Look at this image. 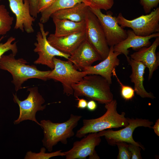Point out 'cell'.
<instances>
[{
  "label": "cell",
  "mask_w": 159,
  "mask_h": 159,
  "mask_svg": "<svg viewBox=\"0 0 159 159\" xmlns=\"http://www.w3.org/2000/svg\"><path fill=\"white\" fill-rule=\"evenodd\" d=\"M155 133L158 136H159V119H158L155 122L154 125L152 127Z\"/></svg>",
  "instance_id": "e575fe53"
},
{
  "label": "cell",
  "mask_w": 159,
  "mask_h": 159,
  "mask_svg": "<svg viewBox=\"0 0 159 159\" xmlns=\"http://www.w3.org/2000/svg\"><path fill=\"white\" fill-rule=\"evenodd\" d=\"M118 24L122 27L130 28L137 35L147 36L159 32V8L145 15L132 20L125 18L121 13L116 17Z\"/></svg>",
  "instance_id": "8992f818"
},
{
  "label": "cell",
  "mask_w": 159,
  "mask_h": 159,
  "mask_svg": "<svg viewBox=\"0 0 159 159\" xmlns=\"http://www.w3.org/2000/svg\"><path fill=\"white\" fill-rule=\"evenodd\" d=\"M117 105L116 100L113 99L105 104L107 110L102 116L95 119L83 120V126L77 131L75 136L81 138L90 133L127 125L129 123L125 117V113L122 112L119 114L117 110Z\"/></svg>",
  "instance_id": "6da1fadb"
},
{
  "label": "cell",
  "mask_w": 159,
  "mask_h": 159,
  "mask_svg": "<svg viewBox=\"0 0 159 159\" xmlns=\"http://www.w3.org/2000/svg\"><path fill=\"white\" fill-rule=\"evenodd\" d=\"M4 37V36H2L0 38V59L5 52L9 50H11L12 53L15 56L18 52L16 45L17 42H15L12 43L15 40V37L12 36L10 37L5 43H0Z\"/></svg>",
  "instance_id": "d4e9b609"
},
{
  "label": "cell",
  "mask_w": 159,
  "mask_h": 159,
  "mask_svg": "<svg viewBox=\"0 0 159 159\" xmlns=\"http://www.w3.org/2000/svg\"><path fill=\"white\" fill-rule=\"evenodd\" d=\"M67 60L80 71L92 65L96 61L102 60L99 54L86 39L80 44Z\"/></svg>",
  "instance_id": "5bb4252c"
},
{
  "label": "cell",
  "mask_w": 159,
  "mask_h": 159,
  "mask_svg": "<svg viewBox=\"0 0 159 159\" xmlns=\"http://www.w3.org/2000/svg\"><path fill=\"white\" fill-rule=\"evenodd\" d=\"M46 148H42L40 152L38 153L33 152L31 151H28L24 157V159H49L50 158L57 156H64V152H62L59 150L50 153H46Z\"/></svg>",
  "instance_id": "cb8c5ba5"
},
{
  "label": "cell",
  "mask_w": 159,
  "mask_h": 159,
  "mask_svg": "<svg viewBox=\"0 0 159 159\" xmlns=\"http://www.w3.org/2000/svg\"><path fill=\"white\" fill-rule=\"evenodd\" d=\"M52 19L55 27L54 34L57 36H63L75 33L86 28L85 21L77 22L65 19Z\"/></svg>",
  "instance_id": "44dd1931"
},
{
  "label": "cell",
  "mask_w": 159,
  "mask_h": 159,
  "mask_svg": "<svg viewBox=\"0 0 159 159\" xmlns=\"http://www.w3.org/2000/svg\"><path fill=\"white\" fill-rule=\"evenodd\" d=\"M76 100L78 101L77 107L78 108L85 109L87 108V102L84 99H80L79 97H76Z\"/></svg>",
  "instance_id": "d6a6232c"
},
{
  "label": "cell",
  "mask_w": 159,
  "mask_h": 159,
  "mask_svg": "<svg viewBox=\"0 0 159 159\" xmlns=\"http://www.w3.org/2000/svg\"><path fill=\"white\" fill-rule=\"evenodd\" d=\"M97 104L95 101L90 100L87 102V108L90 111H95L97 108Z\"/></svg>",
  "instance_id": "836d02e7"
},
{
  "label": "cell",
  "mask_w": 159,
  "mask_h": 159,
  "mask_svg": "<svg viewBox=\"0 0 159 159\" xmlns=\"http://www.w3.org/2000/svg\"><path fill=\"white\" fill-rule=\"evenodd\" d=\"M38 25L40 31L36 35L37 42L34 44L35 47L34 51L37 53L39 57L34 63L46 65L52 69L54 68V57L59 56L68 59L70 55L62 52L52 46L47 39L49 32L45 31L43 24L39 22Z\"/></svg>",
  "instance_id": "30bf717a"
},
{
  "label": "cell",
  "mask_w": 159,
  "mask_h": 159,
  "mask_svg": "<svg viewBox=\"0 0 159 159\" xmlns=\"http://www.w3.org/2000/svg\"><path fill=\"white\" fill-rule=\"evenodd\" d=\"M89 7L84 3H79L72 7L57 11L50 17L77 22L85 21Z\"/></svg>",
  "instance_id": "ffe728a7"
},
{
  "label": "cell",
  "mask_w": 159,
  "mask_h": 159,
  "mask_svg": "<svg viewBox=\"0 0 159 159\" xmlns=\"http://www.w3.org/2000/svg\"><path fill=\"white\" fill-rule=\"evenodd\" d=\"M100 137L97 132L89 133L80 141L73 143L72 147L65 152L66 159H99L95 148L101 141Z\"/></svg>",
  "instance_id": "7c38bea8"
},
{
  "label": "cell",
  "mask_w": 159,
  "mask_h": 159,
  "mask_svg": "<svg viewBox=\"0 0 159 159\" xmlns=\"http://www.w3.org/2000/svg\"><path fill=\"white\" fill-rule=\"evenodd\" d=\"M14 19L4 5H0V37L6 34L11 29Z\"/></svg>",
  "instance_id": "603a6c76"
},
{
  "label": "cell",
  "mask_w": 159,
  "mask_h": 159,
  "mask_svg": "<svg viewBox=\"0 0 159 159\" xmlns=\"http://www.w3.org/2000/svg\"><path fill=\"white\" fill-rule=\"evenodd\" d=\"M119 149L117 159H130L132 154L129 150V143L124 142H119L116 143Z\"/></svg>",
  "instance_id": "83f0119b"
},
{
  "label": "cell",
  "mask_w": 159,
  "mask_h": 159,
  "mask_svg": "<svg viewBox=\"0 0 159 159\" xmlns=\"http://www.w3.org/2000/svg\"><path fill=\"white\" fill-rule=\"evenodd\" d=\"M140 2L145 13L149 14L153 8L157 7L159 0H140Z\"/></svg>",
  "instance_id": "f1b7e54d"
},
{
  "label": "cell",
  "mask_w": 159,
  "mask_h": 159,
  "mask_svg": "<svg viewBox=\"0 0 159 159\" xmlns=\"http://www.w3.org/2000/svg\"><path fill=\"white\" fill-rule=\"evenodd\" d=\"M15 56L12 53L2 55L0 59V69L11 74V82L16 92L22 88V85L29 79L37 78L44 81L49 79L47 76L50 70L40 71L34 65L26 64L27 62L23 59H16Z\"/></svg>",
  "instance_id": "7a4b0ae2"
},
{
  "label": "cell",
  "mask_w": 159,
  "mask_h": 159,
  "mask_svg": "<svg viewBox=\"0 0 159 159\" xmlns=\"http://www.w3.org/2000/svg\"><path fill=\"white\" fill-rule=\"evenodd\" d=\"M128 148L132 154L131 159H141L142 158L140 152L142 148L140 147L133 144L129 143Z\"/></svg>",
  "instance_id": "4dcf8cb0"
},
{
  "label": "cell",
  "mask_w": 159,
  "mask_h": 159,
  "mask_svg": "<svg viewBox=\"0 0 159 159\" xmlns=\"http://www.w3.org/2000/svg\"><path fill=\"white\" fill-rule=\"evenodd\" d=\"M112 74L116 78L117 82L121 87V95L122 97L126 100L132 99L135 96V90L131 87L123 84L119 79L114 68L112 71Z\"/></svg>",
  "instance_id": "484cf974"
},
{
  "label": "cell",
  "mask_w": 159,
  "mask_h": 159,
  "mask_svg": "<svg viewBox=\"0 0 159 159\" xmlns=\"http://www.w3.org/2000/svg\"><path fill=\"white\" fill-rule=\"evenodd\" d=\"M1 0H0V1H1Z\"/></svg>",
  "instance_id": "d590c367"
},
{
  "label": "cell",
  "mask_w": 159,
  "mask_h": 159,
  "mask_svg": "<svg viewBox=\"0 0 159 159\" xmlns=\"http://www.w3.org/2000/svg\"><path fill=\"white\" fill-rule=\"evenodd\" d=\"M53 61L54 68L48 75V78L61 82L64 93L67 96L73 95L72 85L80 81L87 74L83 71H78L68 60L64 61L54 57Z\"/></svg>",
  "instance_id": "5b68a950"
},
{
  "label": "cell",
  "mask_w": 159,
  "mask_h": 159,
  "mask_svg": "<svg viewBox=\"0 0 159 159\" xmlns=\"http://www.w3.org/2000/svg\"><path fill=\"white\" fill-rule=\"evenodd\" d=\"M89 9L98 19L109 46H114L127 38V31L118 24L112 12L108 11L105 14L100 9Z\"/></svg>",
  "instance_id": "8fae6325"
},
{
  "label": "cell",
  "mask_w": 159,
  "mask_h": 159,
  "mask_svg": "<svg viewBox=\"0 0 159 159\" xmlns=\"http://www.w3.org/2000/svg\"><path fill=\"white\" fill-rule=\"evenodd\" d=\"M90 3V7L105 11L111 8L114 4V0H87Z\"/></svg>",
  "instance_id": "4316f807"
},
{
  "label": "cell",
  "mask_w": 159,
  "mask_h": 159,
  "mask_svg": "<svg viewBox=\"0 0 159 159\" xmlns=\"http://www.w3.org/2000/svg\"><path fill=\"white\" fill-rule=\"evenodd\" d=\"M126 58L131 67L132 73L130 78L131 82L134 84L135 92L143 98H155L152 93L148 92L145 90L143 86L145 66L142 62L135 60L128 56Z\"/></svg>",
  "instance_id": "d6986e66"
},
{
  "label": "cell",
  "mask_w": 159,
  "mask_h": 159,
  "mask_svg": "<svg viewBox=\"0 0 159 159\" xmlns=\"http://www.w3.org/2000/svg\"><path fill=\"white\" fill-rule=\"evenodd\" d=\"M30 6V12L31 15L35 18L37 17V0H28Z\"/></svg>",
  "instance_id": "1f68e13d"
},
{
  "label": "cell",
  "mask_w": 159,
  "mask_h": 159,
  "mask_svg": "<svg viewBox=\"0 0 159 159\" xmlns=\"http://www.w3.org/2000/svg\"><path fill=\"white\" fill-rule=\"evenodd\" d=\"M121 54L114 52L113 46H110L107 56L98 64L87 67L82 71L87 74L100 75L105 78L111 84L112 83V71L120 63L118 56Z\"/></svg>",
  "instance_id": "e0dca14e"
},
{
  "label": "cell",
  "mask_w": 159,
  "mask_h": 159,
  "mask_svg": "<svg viewBox=\"0 0 159 159\" xmlns=\"http://www.w3.org/2000/svg\"><path fill=\"white\" fill-rule=\"evenodd\" d=\"M56 0H37L38 14L41 13L51 6Z\"/></svg>",
  "instance_id": "f546056e"
},
{
  "label": "cell",
  "mask_w": 159,
  "mask_h": 159,
  "mask_svg": "<svg viewBox=\"0 0 159 159\" xmlns=\"http://www.w3.org/2000/svg\"><path fill=\"white\" fill-rule=\"evenodd\" d=\"M81 3H84L89 6H90L87 0H56L51 6L41 13L40 22L45 23L49 21L51 15L54 12L72 7Z\"/></svg>",
  "instance_id": "7402d4cb"
},
{
  "label": "cell",
  "mask_w": 159,
  "mask_h": 159,
  "mask_svg": "<svg viewBox=\"0 0 159 159\" xmlns=\"http://www.w3.org/2000/svg\"><path fill=\"white\" fill-rule=\"evenodd\" d=\"M47 39L49 43L57 50L70 55L86 39L85 29L63 36H57L54 34H51Z\"/></svg>",
  "instance_id": "9a60e30c"
},
{
  "label": "cell",
  "mask_w": 159,
  "mask_h": 159,
  "mask_svg": "<svg viewBox=\"0 0 159 159\" xmlns=\"http://www.w3.org/2000/svg\"><path fill=\"white\" fill-rule=\"evenodd\" d=\"M127 38L113 46L114 52L124 54L126 57H128L129 48L135 50H139L144 47H148L150 44V40L159 36V32L147 36L137 35L132 30L127 31Z\"/></svg>",
  "instance_id": "ac0fdd59"
},
{
  "label": "cell",
  "mask_w": 159,
  "mask_h": 159,
  "mask_svg": "<svg viewBox=\"0 0 159 159\" xmlns=\"http://www.w3.org/2000/svg\"><path fill=\"white\" fill-rule=\"evenodd\" d=\"M27 91L29 94L26 99L20 100L16 95L13 94V100L17 104L19 107V114L17 119L14 121L15 125L26 120H30L35 122L40 125L36 118V114L38 111H43L46 107V105H42L45 100L39 93L38 88L35 87L28 88Z\"/></svg>",
  "instance_id": "52a82bcc"
},
{
  "label": "cell",
  "mask_w": 159,
  "mask_h": 159,
  "mask_svg": "<svg viewBox=\"0 0 159 159\" xmlns=\"http://www.w3.org/2000/svg\"><path fill=\"white\" fill-rule=\"evenodd\" d=\"M85 22L86 39L93 47L103 60L108 55L110 47L98 19L90 9L89 7Z\"/></svg>",
  "instance_id": "9c48e42d"
},
{
  "label": "cell",
  "mask_w": 159,
  "mask_h": 159,
  "mask_svg": "<svg viewBox=\"0 0 159 159\" xmlns=\"http://www.w3.org/2000/svg\"><path fill=\"white\" fill-rule=\"evenodd\" d=\"M127 118L129 124L124 128L116 131L110 129L103 130L97 132L98 135L100 137L104 136L108 144L112 146L116 145L117 142H124L139 146L144 150L143 145L134 140L133 133L135 129L139 127L152 128L153 122L148 119Z\"/></svg>",
  "instance_id": "ba28073f"
},
{
  "label": "cell",
  "mask_w": 159,
  "mask_h": 159,
  "mask_svg": "<svg viewBox=\"0 0 159 159\" xmlns=\"http://www.w3.org/2000/svg\"><path fill=\"white\" fill-rule=\"evenodd\" d=\"M111 84L104 78L97 74H87L73 84V94L76 98L85 97L99 103L105 104L113 100Z\"/></svg>",
  "instance_id": "3957f363"
},
{
  "label": "cell",
  "mask_w": 159,
  "mask_h": 159,
  "mask_svg": "<svg viewBox=\"0 0 159 159\" xmlns=\"http://www.w3.org/2000/svg\"><path fill=\"white\" fill-rule=\"evenodd\" d=\"M12 12L15 14L16 21L14 26L15 29L24 30L27 33H33V22L35 18L30 12V6L28 0H8Z\"/></svg>",
  "instance_id": "4fadbf2b"
},
{
  "label": "cell",
  "mask_w": 159,
  "mask_h": 159,
  "mask_svg": "<svg viewBox=\"0 0 159 159\" xmlns=\"http://www.w3.org/2000/svg\"><path fill=\"white\" fill-rule=\"evenodd\" d=\"M82 116L71 114L69 119L62 123H54L49 120H42L40 126L43 130L42 140L43 146L49 152L59 142L66 145L67 139L74 135L73 129L78 125Z\"/></svg>",
  "instance_id": "277c9868"
},
{
  "label": "cell",
  "mask_w": 159,
  "mask_h": 159,
  "mask_svg": "<svg viewBox=\"0 0 159 159\" xmlns=\"http://www.w3.org/2000/svg\"><path fill=\"white\" fill-rule=\"evenodd\" d=\"M159 45V36L155 38L151 45L142 47L130 55V58L142 62L148 68L149 80L152 78L154 72L158 69L159 65V53L156 52Z\"/></svg>",
  "instance_id": "2e32d148"
}]
</instances>
